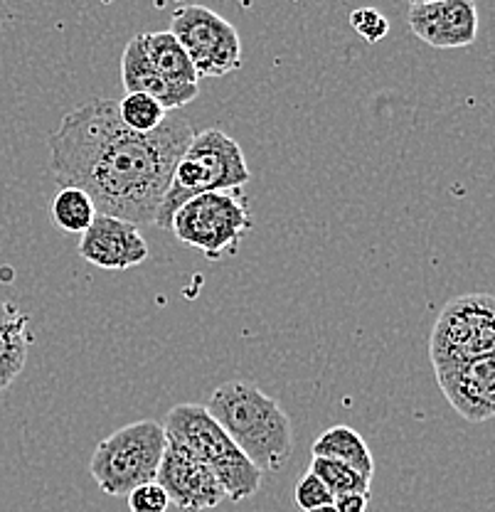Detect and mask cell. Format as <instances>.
Listing matches in <instances>:
<instances>
[{
    "mask_svg": "<svg viewBox=\"0 0 495 512\" xmlns=\"http://www.w3.org/2000/svg\"><path fill=\"white\" fill-rule=\"evenodd\" d=\"M165 439L202 463L225 488L227 500L239 503L262 488V473L247 461L210 412L200 404H175L165 416Z\"/></svg>",
    "mask_w": 495,
    "mask_h": 512,
    "instance_id": "obj_4",
    "label": "cell"
},
{
    "mask_svg": "<svg viewBox=\"0 0 495 512\" xmlns=\"http://www.w3.org/2000/svg\"><path fill=\"white\" fill-rule=\"evenodd\" d=\"M121 84L126 94H146L156 99L165 111H175L188 106L198 96V89H175L153 69L143 45V32L133 35L121 55Z\"/></svg>",
    "mask_w": 495,
    "mask_h": 512,
    "instance_id": "obj_13",
    "label": "cell"
},
{
    "mask_svg": "<svg viewBox=\"0 0 495 512\" xmlns=\"http://www.w3.org/2000/svg\"><path fill=\"white\" fill-rule=\"evenodd\" d=\"M350 25L353 30L363 37L370 45H377V42L385 40L390 35V20L387 15H382L380 10L375 8H358L350 13Z\"/></svg>",
    "mask_w": 495,
    "mask_h": 512,
    "instance_id": "obj_20",
    "label": "cell"
},
{
    "mask_svg": "<svg viewBox=\"0 0 495 512\" xmlns=\"http://www.w3.org/2000/svg\"><path fill=\"white\" fill-rule=\"evenodd\" d=\"M313 458H330V461H338L350 466L353 471H358L360 476L372 480L375 476V458H372L370 446L365 444L363 436L358 434L350 426H330L323 431L311 448Z\"/></svg>",
    "mask_w": 495,
    "mask_h": 512,
    "instance_id": "obj_16",
    "label": "cell"
},
{
    "mask_svg": "<svg viewBox=\"0 0 495 512\" xmlns=\"http://www.w3.org/2000/svg\"><path fill=\"white\" fill-rule=\"evenodd\" d=\"M119 119L133 133H153L168 119V111L158 104L156 99L146 94H126L124 99L116 101Z\"/></svg>",
    "mask_w": 495,
    "mask_h": 512,
    "instance_id": "obj_19",
    "label": "cell"
},
{
    "mask_svg": "<svg viewBox=\"0 0 495 512\" xmlns=\"http://www.w3.org/2000/svg\"><path fill=\"white\" fill-rule=\"evenodd\" d=\"M165 446L168 439L161 421H133L99 441L89 473L97 480L101 493L129 495L138 485L156 480Z\"/></svg>",
    "mask_w": 495,
    "mask_h": 512,
    "instance_id": "obj_5",
    "label": "cell"
},
{
    "mask_svg": "<svg viewBox=\"0 0 495 512\" xmlns=\"http://www.w3.org/2000/svg\"><path fill=\"white\" fill-rule=\"evenodd\" d=\"M143 45H146V55L151 60L153 69L175 89H198V72H195L193 62L185 55L180 42L170 35L168 30L158 32H143Z\"/></svg>",
    "mask_w": 495,
    "mask_h": 512,
    "instance_id": "obj_15",
    "label": "cell"
},
{
    "mask_svg": "<svg viewBox=\"0 0 495 512\" xmlns=\"http://www.w3.org/2000/svg\"><path fill=\"white\" fill-rule=\"evenodd\" d=\"M156 483L168 495L170 505H175L180 512L212 510L227 500L220 480L212 476L202 463L195 461L193 456H188L173 444L165 446Z\"/></svg>",
    "mask_w": 495,
    "mask_h": 512,
    "instance_id": "obj_9",
    "label": "cell"
},
{
    "mask_svg": "<svg viewBox=\"0 0 495 512\" xmlns=\"http://www.w3.org/2000/svg\"><path fill=\"white\" fill-rule=\"evenodd\" d=\"M97 215L92 197L77 188H60L52 200V222L67 234H84Z\"/></svg>",
    "mask_w": 495,
    "mask_h": 512,
    "instance_id": "obj_17",
    "label": "cell"
},
{
    "mask_svg": "<svg viewBox=\"0 0 495 512\" xmlns=\"http://www.w3.org/2000/svg\"><path fill=\"white\" fill-rule=\"evenodd\" d=\"M249 178L252 173L244 160V151L230 133L222 128L195 133L193 141L175 163L153 227L170 229V220L180 210V205L205 192L242 190Z\"/></svg>",
    "mask_w": 495,
    "mask_h": 512,
    "instance_id": "obj_3",
    "label": "cell"
},
{
    "mask_svg": "<svg viewBox=\"0 0 495 512\" xmlns=\"http://www.w3.org/2000/svg\"><path fill=\"white\" fill-rule=\"evenodd\" d=\"M30 316L8 301H0V392L18 380L28 365Z\"/></svg>",
    "mask_w": 495,
    "mask_h": 512,
    "instance_id": "obj_14",
    "label": "cell"
},
{
    "mask_svg": "<svg viewBox=\"0 0 495 512\" xmlns=\"http://www.w3.org/2000/svg\"><path fill=\"white\" fill-rule=\"evenodd\" d=\"M308 512H335L333 505H323V508H316V510H308Z\"/></svg>",
    "mask_w": 495,
    "mask_h": 512,
    "instance_id": "obj_24",
    "label": "cell"
},
{
    "mask_svg": "<svg viewBox=\"0 0 495 512\" xmlns=\"http://www.w3.org/2000/svg\"><path fill=\"white\" fill-rule=\"evenodd\" d=\"M409 30L436 50L468 47L478 37V10L468 0H429L409 5Z\"/></svg>",
    "mask_w": 495,
    "mask_h": 512,
    "instance_id": "obj_10",
    "label": "cell"
},
{
    "mask_svg": "<svg viewBox=\"0 0 495 512\" xmlns=\"http://www.w3.org/2000/svg\"><path fill=\"white\" fill-rule=\"evenodd\" d=\"M170 508L168 495L163 493L161 485L153 483L138 485L129 493V510L131 512H165Z\"/></svg>",
    "mask_w": 495,
    "mask_h": 512,
    "instance_id": "obj_22",
    "label": "cell"
},
{
    "mask_svg": "<svg viewBox=\"0 0 495 512\" xmlns=\"http://www.w3.org/2000/svg\"><path fill=\"white\" fill-rule=\"evenodd\" d=\"M446 402L466 421L481 424L495 414V355L461 362L449 370L434 372Z\"/></svg>",
    "mask_w": 495,
    "mask_h": 512,
    "instance_id": "obj_11",
    "label": "cell"
},
{
    "mask_svg": "<svg viewBox=\"0 0 495 512\" xmlns=\"http://www.w3.org/2000/svg\"><path fill=\"white\" fill-rule=\"evenodd\" d=\"M170 35L180 42L200 79H220L242 67V40L230 20L202 5L170 13Z\"/></svg>",
    "mask_w": 495,
    "mask_h": 512,
    "instance_id": "obj_8",
    "label": "cell"
},
{
    "mask_svg": "<svg viewBox=\"0 0 495 512\" xmlns=\"http://www.w3.org/2000/svg\"><path fill=\"white\" fill-rule=\"evenodd\" d=\"M252 229L244 190L205 192L193 197L170 220V232L185 244L217 261L239 249L244 234Z\"/></svg>",
    "mask_w": 495,
    "mask_h": 512,
    "instance_id": "obj_6",
    "label": "cell"
},
{
    "mask_svg": "<svg viewBox=\"0 0 495 512\" xmlns=\"http://www.w3.org/2000/svg\"><path fill=\"white\" fill-rule=\"evenodd\" d=\"M294 503H296V508L308 512V510L323 508V505H333V495L328 493L326 485L313 476V473H306V476L296 483Z\"/></svg>",
    "mask_w": 495,
    "mask_h": 512,
    "instance_id": "obj_21",
    "label": "cell"
},
{
    "mask_svg": "<svg viewBox=\"0 0 495 512\" xmlns=\"http://www.w3.org/2000/svg\"><path fill=\"white\" fill-rule=\"evenodd\" d=\"M195 131L185 119H165L153 133H133L116 101L77 106L50 136V173L60 188L92 197L99 215L146 227L156 222L175 163Z\"/></svg>",
    "mask_w": 495,
    "mask_h": 512,
    "instance_id": "obj_1",
    "label": "cell"
},
{
    "mask_svg": "<svg viewBox=\"0 0 495 512\" xmlns=\"http://www.w3.org/2000/svg\"><path fill=\"white\" fill-rule=\"evenodd\" d=\"M367 500H370V495H338V498H333V508L335 512H367Z\"/></svg>",
    "mask_w": 495,
    "mask_h": 512,
    "instance_id": "obj_23",
    "label": "cell"
},
{
    "mask_svg": "<svg viewBox=\"0 0 495 512\" xmlns=\"http://www.w3.org/2000/svg\"><path fill=\"white\" fill-rule=\"evenodd\" d=\"M207 412L259 473L279 471L294 453V426L279 402L247 380L220 384Z\"/></svg>",
    "mask_w": 495,
    "mask_h": 512,
    "instance_id": "obj_2",
    "label": "cell"
},
{
    "mask_svg": "<svg viewBox=\"0 0 495 512\" xmlns=\"http://www.w3.org/2000/svg\"><path fill=\"white\" fill-rule=\"evenodd\" d=\"M495 306L491 293H466L441 308L429 340L434 372L493 355Z\"/></svg>",
    "mask_w": 495,
    "mask_h": 512,
    "instance_id": "obj_7",
    "label": "cell"
},
{
    "mask_svg": "<svg viewBox=\"0 0 495 512\" xmlns=\"http://www.w3.org/2000/svg\"><path fill=\"white\" fill-rule=\"evenodd\" d=\"M79 256L97 269L126 271L148 259V242L136 224L97 215L82 234Z\"/></svg>",
    "mask_w": 495,
    "mask_h": 512,
    "instance_id": "obj_12",
    "label": "cell"
},
{
    "mask_svg": "<svg viewBox=\"0 0 495 512\" xmlns=\"http://www.w3.org/2000/svg\"><path fill=\"white\" fill-rule=\"evenodd\" d=\"M308 473H313V476L321 480L333 498H338V495H348V493L370 495L372 480L360 476L358 471H353V468L345 466V463L330 461V458H311V468H308Z\"/></svg>",
    "mask_w": 495,
    "mask_h": 512,
    "instance_id": "obj_18",
    "label": "cell"
}]
</instances>
